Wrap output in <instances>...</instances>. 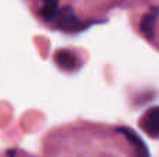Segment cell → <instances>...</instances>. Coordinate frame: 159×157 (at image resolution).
Segmentation results:
<instances>
[{
  "instance_id": "1",
  "label": "cell",
  "mask_w": 159,
  "mask_h": 157,
  "mask_svg": "<svg viewBox=\"0 0 159 157\" xmlns=\"http://www.w3.org/2000/svg\"><path fill=\"white\" fill-rule=\"evenodd\" d=\"M53 21L56 22L59 29L66 31V32H75L84 28V24L75 17L71 7L59 8V13L56 14Z\"/></svg>"
},
{
  "instance_id": "2",
  "label": "cell",
  "mask_w": 159,
  "mask_h": 157,
  "mask_svg": "<svg viewBox=\"0 0 159 157\" xmlns=\"http://www.w3.org/2000/svg\"><path fill=\"white\" fill-rule=\"evenodd\" d=\"M141 128L152 138H159V107H152L141 118Z\"/></svg>"
},
{
  "instance_id": "3",
  "label": "cell",
  "mask_w": 159,
  "mask_h": 157,
  "mask_svg": "<svg viewBox=\"0 0 159 157\" xmlns=\"http://www.w3.org/2000/svg\"><path fill=\"white\" fill-rule=\"evenodd\" d=\"M55 61L60 68L73 71L80 67V58L75 53L70 52L67 49H60L55 53Z\"/></svg>"
},
{
  "instance_id": "4",
  "label": "cell",
  "mask_w": 159,
  "mask_h": 157,
  "mask_svg": "<svg viewBox=\"0 0 159 157\" xmlns=\"http://www.w3.org/2000/svg\"><path fill=\"white\" fill-rule=\"evenodd\" d=\"M159 17V7H152L148 10V13L141 18L140 22V29L144 33V36L148 39H154L155 33V25H157Z\"/></svg>"
},
{
  "instance_id": "5",
  "label": "cell",
  "mask_w": 159,
  "mask_h": 157,
  "mask_svg": "<svg viewBox=\"0 0 159 157\" xmlns=\"http://www.w3.org/2000/svg\"><path fill=\"white\" fill-rule=\"evenodd\" d=\"M119 132L123 134L127 138V141L133 145V147H134V150H135V157H149V153H148V149H147L145 143H144L143 139H141L134 131L130 129V128H119Z\"/></svg>"
},
{
  "instance_id": "6",
  "label": "cell",
  "mask_w": 159,
  "mask_h": 157,
  "mask_svg": "<svg viewBox=\"0 0 159 157\" xmlns=\"http://www.w3.org/2000/svg\"><path fill=\"white\" fill-rule=\"evenodd\" d=\"M57 13H59V0H42V6L39 8V15L45 21H53Z\"/></svg>"
}]
</instances>
